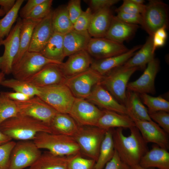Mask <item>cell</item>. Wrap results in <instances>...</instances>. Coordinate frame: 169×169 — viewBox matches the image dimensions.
Segmentation results:
<instances>
[{
  "label": "cell",
  "instance_id": "6da1fadb",
  "mask_svg": "<svg viewBox=\"0 0 169 169\" xmlns=\"http://www.w3.org/2000/svg\"><path fill=\"white\" fill-rule=\"evenodd\" d=\"M130 134L125 136L123 128L113 129L115 148L121 160L131 167L138 165L142 157L149 151L147 143L135 126L129 129Z\"/></svg>",
  "mask_w": 169,
  "mask_h": 169
},
{
  "label": "cell",
  "instance_id": "7a4b0ae2",
  "mask_svg": "<svg viewBox=\"0 0 169 169\" xmlns=\"http://www.w3.org/2000/svg\"><path fill=\"white\" fill-rule=\"evenodd\" d=\"M0 130L12 140L18 141L33 140L41 132L55 134L50 126L41 121L19 114L1 123Z\"/></svg>",
  "mask_w": 169,
  "mask_h": 169
},
{
  "label": "cell",
  "instance_id": "3957f363",
  "mask_svg": "<svg viewBox=\"0 0 169 169\" xmlns=\"http://www.w3.org/2000/svg\"><path fill=\"white\" fill-rule=\"evenodd\" d=\"M33 141L40 149L46 150L56 155L70 156L81 154L79 146L71 136L41 132L36 135Z\"/></svg>",
  "mask_w": 169,
  "mask_h": 169
},
{
  "label": "cell",
  "instance_id": "277c9868",
  "mask_svg": "<svg viewBox=\"0 0 169 169\" xmlns=\"http://www.w3.org/2000/svg\"><path fill=\"white\" fill-rule=\"evenodd\" d=\"M108 130L96 126L79 125L73 138L79 146L81 153L96 161Z\"/></svg>",
  "mask_w": 169,
  "mask_h": 169
},
{
  "label": "cell",
  "instance_id": "5b68a950",
  "mask_svg": "<svg viewBox=\"0 0 169 169\" xmlns=\"http://www.w3.org/2000/svg\"><path fill=\"white\" fill-rule=\"evenodd\" d=\"M139 67L123 68L120 66L103 76L100 84L120 103L125 106L126 90L131 76Z\"/></svg>",
  "mask_w": 169,
  "mask_h": 169
},
{
  "label": "cell",
  "instance_id": "8992f818",
  "mask_svg": "<svg viewBox=\"0 0 169 169\" xmlns=\"http://www.w3.org/2000/svg\"><path fill=\"white\" fill-rule=\"evenodd\" d=\"M38 88L37 96L57 112L69 113L75 98L65 84L60 83Z\"/></svg>",
  "mask_w": 169,
  "mask_h": 169
},
{
  "label": "cell",
  "instance_id": "52a82bcc",
  "mask_svg": "<svg viewBox=\"0 0 169 169\" xmlns=\"http://www.w3.org/2000/svg\"><path fill=\"white\" fill-rule=\"evenodd\" d=\"M141 15V25L149 36H152L156 31L161 27H165L167 28L168 6L162 2L150 0L145 5Z\"/></svg>",
  "mask_w": 169,
  "mask_h": 169
},
{
  "label": "cell",
  "instance_id": "ba28073f",
  "mask_svg": "<svg viewBox=\"0 0 169 169\" xmlns=\"http://www.w3.org/2000/svg\"><path fill=\"white\" fill-rule=\"evenodd\" d=\"M61 63L47 59L39 53L28 51L13 66L11 74L14 78L26 81L47 65Z\"/></svg>",
  "mask_w": 169,
  "mask_h": 169
},
{
  "label": "cell",
  "instance_id": "9c48e42d",
  "mask_svg": "<svg viewBox=\"0 0 169 169\" xmlns=\"http://www.w3.org/2000/svg\"><path fill=\"white\" fill-rule=\"evenodd\" d=\"M103 77L90 68L75 75L65 78L64 84L75 98L86 99L93 88L100 82Z\"/></svg>",
  "mask_w": 169,
  "mask_h": 169
},
{
  "label": "cell",
  "instance_id": "30bf717a",
  "mask_svg": "<svg viewBox=\"0 0 169 169\" xmlns=\"http://www.w3.org/2000/svg\"><path fill=\"white\" fill-rule=\"evenodd\" d=\"M33 140L16 142L12 151L8 169H24L29 167L42 154Z\"/></svg>",
  "mask_w": 169,
  "mask_h": 169
},
{
  "label": "cell",
  "instance_id": "8fae6325",
  "mask_svg": "<svg viewBox=\"0 0 169 169\" xmlns=\"http://www.w3.org/2000/svg\"><path fill=\"white\" fill-rule=\"evenodd\" d=\"M15 101L19 114L37 119L49 126L58 113L37 96L26 100Z\"/></svg>",
  "mask_w": 169,
  "mask_h": 169
},
{
  "label": "cell",
  "instance_id": "7c38bea8",
  "mask_svg": "<svg viewBox=\"0 0 169 169\" xmlns=\"http://www.w3.org/2000/svg\"><path fill=\"white\" fill-rule=\"evenodd\" d=\"M22 19L18 18L14 27L5 39L0 40V46L3 45L4 50L0 56V70L5 74L12 73L13 62L19 48V34Z\"/></svg>",
  "mask_w": 169,
  "mask_h": 169
},
{
  "label": "cell",
  "instance_id": "4fadbf2b",
  "mask_svg": "<svg viewBox=\"0 0 169 169\" xmlns=\"http://www.w3.org/2000/svg\"><path fill=\"white\" fill-rule=\"evenodd\" d=\"M103 113L87 100L75 98L69 114L80 126H96Z\"/></svg>",
  "mask_w": 169,
  "mask_h": 169
},
{
  "label": "cell",
  "instance_id": "5bb4252c",
  "mask_svg": "<svg viewBox=\"0 0 169 169\" xmlns=\"http://www.w3.org/2000/svg\"><path fill=\"white\" fill-rule=\"evenodd\" d=\"M128 49L123 44L106 38H91L86 51L95 60L104 59L123 54Z\"/></svg>",
  "mask_w": 169,
  "mask_h": 169
},
{
  "label": "cell",
  "instance_id": "9a60e30c",
  "mask_svg": "<svg viewBox=\"0 0 169 169\" xmlns=\"http://www.w3.org/2000/svg\"><path fill=\"white\" fill-rule=\"evenodd\" d=\"M159 68V61L154 58L147 64V66L139 78L135 81L128 83L127 90L139 94H154L156 92L155 80Z\"/></svg>",
  "mask_w": 169,
  "mask_h": 169
},
{
  "label": "cell",
  "instance_id": "2e32d148",
  "mask_svg": "<svg viewBox=\"0 0 169 169\" xmlns=\"http://www.w3.org/2000/svg\"><path fill=\"white\" fill-rule=\"evenodd\" d=\"M132 120L147 143H152L160 147L168 150L169 148L168 133L152 120Z\"/></svg>",
  "mask_w": 169,
  "mask_h": 169
},
{
  "label": "cell",
  "instance_id": "e0dca14e",
  "mask_svg": "<svg viewBox=\"0 0 169 169\" xmlns=\"http://www.w3.org/2000/svg\"><path fill=\"white\" fill-rule=\"evenodd\" d=\"M86 100L103 110L111 111L129 116L126 107L118 102L100 83L94 86Z\"/></svg>",
  "mask_w": 169,
  "mask_h": 169
},
{
  "label": "cell",
  "instance_id": "ac0fdd59",
  "mask_svg": "<svg viewBox=\"0 0 169 169\" xmlns=\"http://www.w3.org/2000/svg\"><path fill=\"white\" fill-rule=\"evenodd\" d=\"M59 65H47L25 81L38 88L64 83L65 77Z\"/></svg>",
  "mask_w": 169,
  "mask_h": 169
},
{
  "label": "cell",
  "instance_id": "d6986e66",
  "mask_svg": "<svg viewBox=\"0 0 169 169\" xmlns=\"http://www.w3.org/2000/svg\"><path fill=\"white\" fill-rule=\"evenodd\" d=\"M52 11L35 27L28 51L40 53L52 35L54 33L52 23Z\"/></svg>",
  "mask_w": 169,
  "mask_h": 169
},
{
  "label": "cell",
  "instance_id": "ffe728a7",
  "mask_svg": "<svg viewBox=\"0 0 169 169\" xmlns=\"http://www.w3.org/2000/svg\"><path fill=\"white\" fill-rule=\"evenodd\" d=\"M92 61L90 55L86 50H83L69 56L67 61L59 66L64 76L69 78L89 69Z\"/></svg>",
  "mask_w": 169,
  "mask_h": 169
},
{
  "label": "cell",
  "instance_id": "44dd1931",
  "mask_svg": "<svg viewBox=\"0 0 169 169\" xmlns=\"http://www.w3.org/2000/svg\"><path fill=\"white\" fill-rule=\"evenodd\" d=\"M134 46L127 52L116 56L98 60H92L90 68L102 76L123 65L131 58L141 47Z\"/></svg>",
  "mask_w": 169,
  "mask_h": 169
},
{
  "label": "cell",
  "instance_id": "7402d4cb",
  "mask_svg": "<svg viewBox=\"0 0 169 169\" xmlns=\"http://www.w3.org/2000/svg\"><path fill=\"white\" fill-rule=\"evenodd\" d=\"M91 38L88 31H78L73 29L64 34L63 45L64 57L86 50Z\"/></svg>",
  "mask_w": 169,
  "mask_h": 169
},
{
  "label": "cell",
  "instance_id": "603a6c76",
  "mask_svg": "<svg viewBox=\"0 0 169 169\" xmlns=\"http://www.w3.org/2000/svg\"><path fill=\"white\" fill-rule=\"evenodd\" d=\"M138 28V25L127 23L113 16L105 38L123 44L133 37Z\"/></svg>",
  "mask_w": 169,
  "mask_h": 169
},
{
  "label": "cell",
  "instance_id": "cb8c5ba5",
  "mask_svg": "<svg viewBox=\"0 0 169 169\" xmlns=\"http://www.w3.org/2000/svg\"><path fill=\"white\" fill-rule=\"evenodd\" d=\"M110 8L94 12L88 31L93 38H105L110 27L113 16Z\"/></svg>",
  "mask_w": 169,
  "mask_h": 169
},
{
  "label": "cell",
  "instance_id": "d4e9b609",
  "mask_svg": "<svg viewBox=\"0 0 169 169\" xmlns=\"http://www.w3.org/2000/svg\"><path fill=\"white\" fill-rule=\"evenodd\" d=\"M139 164L147 168L169 169V153L156 145L142 157Z\"/></svg>",
  "mask_w": 169,
  "mask_h": 169
},
{
  "label": "cell",
  "instance_id": "484cf974",
  "mask_svg": "<svg viewBox=\"0 0 169 169\" xmlns=\"http://www.w3.org/2000/svg\"><path fill=\"white\" fill-rule=\"evenodd\" d=\"M73 156H59L47 151L42 153L27 169H67L68 163Z\"/></svg>",
  "mask_w": 169,
  "mask_h": 169
},
{
  "label": "cell",
  "instance_id": "4316f807",
  "mask_svg": "<svg viewBox=\"0 0 169 169\" xmlns=\"http://www.w3.org/2000/svg\"><path fill=\"white\" fill-rule=\"evenodd\" d=\"M103 115L99 120L96 126L106 130L114 127L129 129L136 125L129 116L108 110H103Z\"/></svg>",
  "mask_w": 169,
  "mask_h": 169
},
{
  "label": "cell",
  "instance_id": "83f0119b",
  "mask_svg": "<svg viewBox=\"0 0 169 169\" xmlns=\"http://www.w3.org/2000/svg\"><path fill=\"white\" fill-rule=\"evenodd\" d=\"M154 53L153 50L152 36H149L138 50L120 66L125 68L138 67L143 69L154 58Z\"/></svg>",
  "mask_w": 169,
  "mask_h": 169
},
{
  "label": "cell",
  "instance_id": "f1b7e54d",
  "mask_svg": "<svg viewBox=\"0 0 169 169\" xmlns=\"http://www.w3.org/2000/svg\"><path fill=\"white\" fill-rule=\"evenodd\" d=\"M42 19H22L19 34V49L14 59L13 66L18 63L24 54L28 51L33 30Z\"/></svg>",
  "mask_w": 169,
  "mask_h": 169
},
{
  "label": "cell",
  "instance_id": "f546056e",
  "mask_svg": "<svg viewBox=\"0 0 169 169\" xmlns=\"http://www.w3.org/2000/svg\"><path fill=\"white\" fill-rule=\"evenodd\" d=\"M125 106L128 110L129 116L132 119L152 120L149 115L147 109L143 105L139 94L127 90Z\"/></svg>",
  "mask_w": 169,
  "mask_h": 169
},
{
  "label": "cell",
  "instance_id": "4dcf8cb0",
  "mask_svg": "<svg viewBox=\"0 0 169 169\" xmlns=\"http://www.w3.org/2000/svg\"><path fill=\"white\" fill-rule=\"evenodd\" d=\"M50 126L55 134L73 137L79 125L69 114L58 112L53 119Z\"/></svg>",
  "mask_w": 169,
  "mask_h": 169
},
{
  "label": "cell",
  "instance_id": "1f68e13d",
  "mask_svg": "<svg viewBox=\"0 0 169 169\" xmlns=\"http://www.w3.org/2000/svg\"><path fill=\"white\" fill-rule=\"evenodd\" d=\"M63 34L54 32L44 49L40 53L46 58L62 63L64 53Z\"/></svg>",
  "mask_w": 169,
  "mask_h": 169
},
{
  "label": "cell",
  "instance_id": "d6a6232c",
  "mask_svg": "<svg viewBox=\"0 0 169 169\" xmlns=\"http://www.w3.org/2000/svg\"><path fill=\"white\" fill-rule=\"evenodd\" d=\"M113 129H108L106 132L101 145L95 169H103L114 155L115 148L113 138Z\"/></svg>",
  "mask_w": 169,
  "mask_h": 169
},
{
  "label": "cell",
  "instance_id": "836d02e7",
  "mask_svg": "<svg viewBox=\"0 0 169 169\" xmlns=\"http://www.w3.org/2000/svg\"><path fill=\"white\" fill-rule=\"evenodd\" d=\"M52 23L55 33L64 35L73 29V24L69 18L66 6H60L52 11Z\"/></svg>",
  "mask_w": 169,
  "mask_h": 169
},
{
  "label": "cell",
  "instance_id": "e575fe53",
  "mask_svg": "<svg viewBox=\"0 0 169 169\" xmlns=\"http://www.w3.org/2000/svg\"><path fill=\"white\" fill-rule=\"evenodd\" d=\"M23 0H17L13 8L0 19V40L8 35L12 27L16 21Z\"/></svg>",
  "mask_w": 169,
  "mask_h": 169
},
{
  "label": "cell",
  "instance_id": "d590c367",
  "mask_svg": "<svg viewBox=\"0 0 169 169\" xmlns=\"http://www.w3.org/2000/svg\"><path fill=\"white\" fill-rule=\"evenodd\" d=\"M0 84L12 89L15 92L22 93L31 97L37 96L39 93L38 88L26 81L15 78L4 79L1 82Z\"/></svg>",
  "mask_w": 169,
  "mask_h": 169
},
{
  "label": "cell",
  "instance_id": "8d00e7d4",
  "mask_svg": "<svg viewBox=\"0 0 169 169\" xmlns=\"http://www.w3.org/2000/svg\"><path fill=\"white\" fill-rule=\"evenodd\" d=\"M139 95L142 102L147 106L148 113L159 111L169 112V102L161 96L153 97L145 93Z\"/></svg>",
  "mask_w": 169,
  "mask_h": 169
},
{
  "label": "cell",
  "instance_id": "74e56055",
  "mask_svg": "<svg viewBox=\"0 0 169 169\" xmlns=\"http://www.w3.org/2000/svg\"><path fill=\"white\" fill-rule=\"evenodd\" d=\"M19 114L15 102L9 98L4 92L0 93V124Z\"/></svg>",
  "mask_w": 169,
  "mask_h": 169
},
{
  "label": "cell",
  "instance_id": "f35d334b",
  "mask_svg": "<svg viewBox=\"0 0 169 169\" xmlns=\"http://www.w3.org/2000/svg\"><path fill=\"white\" fill-rule=\"evenodd\" d=\"M96 161L82 157L81 154L73 156L69 160L67 169H95Z\"/></svg>",
  "mask_w": 169,
  "mask_h": 169
},
{
  "label": "cell",
  "instance_id": "ab89813d",
  "mask_svg": "<svg viewBox=\"0 0 169 169\" xmlns=\"http://www.w3.org/2000/svg\"><path fill=\"white\" fill-rule=\"evenodd\" d=\"M53 0H45L38 5L26 18L42 19L47 16L52 11Z\"/></svg>",
  "mask_w": 169,
  "mask_h": 169
},
{
  "label": "cell",
  "instance_id": "60d3db41",
  "mask_svg": "<svg viewBox=\"0 0 169 169\" xmlns=\"http://www.w3.org/2000/svg\"><path fill=\"white\" fill-rule=\"evenodd\" d=\"M92 13L89 7L83 11L74 23L73 29L78 31H88L91 22Z\"/></svg>",
  "mask_w": 169,
  "mask_h": 169
},
{
  "label": "cell",
  "instance_id": "b9f144b4",
  "mask_svg": "<svg viewBox=\"0 0 169 169\" xmlns=\"http://www.w3.org/2000/svg\"><path fill=\"white\" fill-rule=\"evenodd\" d=\"M16 142L12 140L0 146V167L8 169L11 154Z\"/></svg>",
  "mask_w": 169,
  "mask_h": 169
},
{
  "label": "cell",
  "instance_id": "7bdbcfd3",
  "mask_svg": "<svg viewBox=\"0 0 169 169\" xmlns=\"http://www.w3.org/2000/svg\"><path fill=\"white\" fill-rule=\"evenodd\" d=\"M145 5H140L135 3L132 0H124L122 4L115 10L116 12L141 14Z\"/></svg>",
  "mask_w": 169,
  "mask_h": 169
},
{
  "label": "cell",
  "instance_id": "ee69618b",
  "mask_svg": "<svg viewBox=\"0 0 169 169\" xmlns=\"http://www.w3.org/2000/svg\"><path fill=\"white\" fill-rule=\"evenodd\" d=\"M150 117L152 120L156 122L166 132L169 133V112L163 111L148 113Z\"/></svg>",
  "mask_w": 169,
  "mask_h": 169
},
{
  "label": "cell",
  "instance_id": "f6af8a7d",
  "mask_svg": "<svg viewBox=\"0 0 169 169\" xmlns=\"http://www.w3.org/2000/svg\"><path fill=\"white\" fill-rule=\"evenodd\" d=\"M66 8L69 18L73 24L83 11L81 7V1L70 0Z\"/></svg>",
  "mask_w": 169,
  "mask_h": 169
},
{
  "label": "cell",
  "instance_id": "bcb514c9",
  "mask_svg": "<svg viewBox=\"0 0 169 169\" xmlns=\"http://www.w3.org/2000/svg\"><path fill=\"white\" fill-rule=\"evenodd\" d=\"M104 167V169H131V166L121 160L115 149L113 157Z\"/></svg>",
  "mask_w": 169,
  "mask_h": 169
},
{
  "label": "cell",
  "instance_id": "7dc6e473",
  "mask_svg": "<svg viewBox=\"0 0 169 169\" xmlns=\"http://www.w3.org/2000/svg\"><path fill=\"white\" fill-rule=\"evenodd\" d=\"M117 13L116 16L121 20L127 23L141 25L142 22L141 14H132L123 12Z\"/></svg>",
  "mask_w": 169,
  "mask_h": 169
},
{
  "label": "cell",
  "instance_id": "c3c4849f",
  "mask_svg": "<svg viewBox=\"0 0 169 169\" xmlns=\"http://www.w3.org/2000/svg\"><path fill=\"white\" fill-rule=\"evenodd\" d=\"M118 0H90L89 3L91 10L94 12L106 8H110L119 2Z\"/></svg>",
  "mask_w": 169,
  "mask_h": 169
},
{
  "label": "cell",
  "instance_id": "681fc988",
  "mask_svg": "<svg viewBox=\"0 0 169 169\" xmlns=\"http://www.w3.org/2000/svg\"><path fill=\"white\" fill-rule=\"evenodd\" d=\"M44 0H28L25 5L20 10L19 13L20 18L22 19L25 18L38 5Z\"/></svg>",
  "mask_w": 169,
  "mask_h": 169
},
{
  "label": "cell",
  "instance_id": "f907efd6",
  "mask_svg": "<svg viewBox=\"0 0 169 169\" xmlns=\"http://www.w3.org/2000/svg\"><path fill=\"white\" fill-rule=\"evenodd\" d=\"M4 93L9 98L14 101H25L32 97L25 94L17 92Z\"/></svg>",
  "mask_w": 169,
  "mask_h": 169
},
{
  "label": "cell",
  "instance_id": "816d5d0a",
  "mask_svg": "<svg viewBox=\"0 0 169 169\" xmlns=\"http://www.w3.org/2000/svg\"><path fill=\"white\" fill-rule=\"evenodd\" d=\"M166 38L155 33L152 36L153 50L155 53L156 49L163 46L165 44Z\"/></svg>",
  "mask_w": 169,
  "mask_h": 169
},
{
  "label": "cell",
  "instance_id": "f5cc1de1",
  "mask_svg": "<svg viewBox=\"0 0 169 169\" xmlns=\"http://www.w3.org/2000/svg\"><path fill=\"white\" fill-rule=\"evenodd\" d=\"M16 1L15 0H0L1 8L6 14L13 8Z\"/></svg>",
  "mask_w": 169,
  "mask_h": 169
},
{
  "label": "cell",
  "instance_id": "db71d44e",
  "mask_svg": "<svg viewBox=\"0 0 169 169\" xmlns=\"http://www.w3.org/2000/svg\"><path fill=\"white\" fill-rule=\"evenodd\" d=\"M12 140L0 130V146L5 144Z\"/></svg>",
  "mask_w": 169,
  "mask_h": 169
},
{
  "label": "cell",
  "instance_id": "11a10c76",
  "mask_svg": "<svg viewBox=\"0 0 169 169\" xmlns=\"http://www.w3.org/2000/svg\"><path fill=\"white\" fill-rule=\"evenodd\" d=\"M131 169H155L153 168H145L141 166L139 164L131 167Z\"/></svg>",
  "mask_w": 169,
  "mask_h": 169
},
{
  "label": "cell",
  "instance_id": "9f6ffc18",
  "mask_svg": "<svg viewBox=\"0 0 169 169\" xmlns=\"http://www.w3.org/2000/svg\"><path fill=\"white\" fill-rule=\"evenodd\" d=\"M5 74L3 72H0V84L1 82L4 79V77Z\"/></svg>",
  "mask_w": 169,
  "mask_h": 169
},
{
  "label": "cell",
  "instance_id": "6f0895ef",
  "mask_svg": "<svg viewBox=\"0 0 169 169\" xmlns=\"http://www.w3.org/2000/svg\"><path fill=\"white\" fill-rule=\"evenodd\" d=\"M6 14L5 12L1 8H0V17L3 16Z\"/></svg>",
  "mask_w": 169,
  "mask_h": 169
},
{
  "label": "cell",
  "instance_id": "680465c9",
  "mask_svg": "<svg viewBox=\"0 0 169 169\" xmlns=\"http://www.w3.org/2000/svg\"><path fill=\"white\" fill-rule=\"evenodd\" d=\"M0 169H3L1 167H0Z\"/></svg>",
  "mask_w": 169,
  "mask_h": 169
},
{
  "label": "cell",
  "instance_id": "91938a15",
  "mask_svg": "<svg viewBox=\"0 0 169 169\" xmlns=\"http://www.w3.org/2000/svg\"><path fill=\"white\" fill-rule=\"evenodd\" d=\"M0 72H1V71H0Z\"/></svg>",
  "mask_w": 169,
  "mask_h": 169
}]
</instances>
